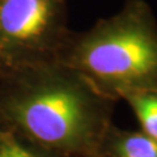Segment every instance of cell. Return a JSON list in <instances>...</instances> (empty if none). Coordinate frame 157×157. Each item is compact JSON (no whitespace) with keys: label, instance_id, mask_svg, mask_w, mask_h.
Returning a JSON list of instances; mask_svg holds the SVG:
<instances>
[{"label":"cell","instance_id":"2","mask_svg":"<svg viewBox=\"0 0 157 157\" xmlns=\"http://www.w3.org/2000/svg\"><path fill=\"white\" fill-rule=\"evenodd\" d=\"M59 62L114 102L157 90V21L151 7L144 0H128L88 30L72 32Z\"/></svg>","mask_w":157,"mask_h":157},{"label":"cell","instance_id":"6","mask_svg":"<svg viewBox=\"0 0 157 157\" xmlns=\"http://www.w3.org/2000/svg\"><path fill=\"white\" fill-rule=\"evenodd\" d=\"M0 157H58L30 145L8 132L0 131Z\"/></svg>","mask_w":157,"mask_h":157},{"label":"cell","instance_id":"1","mask_svg":"<svg viewBox=\"0 0 157 157\" xmlns=\"http://www.w3.org/2000/svg\"><path fill=\"white\" fill-rule=\"evenodd\" d=\"M117 102L62 62L0 80V131L58 157H101Z\"/></svg>","mask_w":157,"mask_h":157},{"label":"cell","instance_id":"3","mask_svg":"<svg viewBox=\"0 0 157 157\" xmlns=\"http://www.w3.org/2000/svg\"><path fill=\"white\" fill-rule=\"evenodd\" d=\"M71 33L67 0H0V80L59 62Z\"/></svg>","mask_w":157,"mask_h":157},{"label":"cell","instance_id":"4","mask_svg":"<svg viewBox=\"0 0 157 157\" xmlns=\"http://www.w3.org/2000/svg\"><path fill=\"white\" fill-rule=\"evenodd\" d=\"M101 157H157V140L140 130L113 124L102 141Z\"/></svg>","mask_w":157,"mask_h":157},{"label":"cell","instance_id":"5","mask_svg":"<svg viewBox=\"0 0 157 157\" xmlns=\"http://www.w3.org/2000/svg\"><path fill=\"white\" fill-rule=\"evenodd\" d=\"M123 101L134 113L139 130L157 140V90L132 93L124 97Z\"/></svg>","mask_w":157,"mask_h":157}]
</instances>
